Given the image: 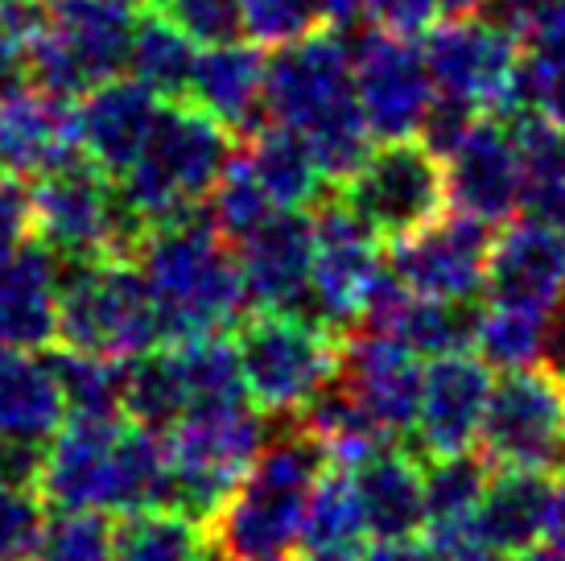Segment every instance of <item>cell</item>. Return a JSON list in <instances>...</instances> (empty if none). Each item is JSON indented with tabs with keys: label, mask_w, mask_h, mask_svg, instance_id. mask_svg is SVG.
Masks as SVG:
<instances>
[{
	"label": "cell",
	"mask_w": 565,
	"mask_h": 561,
	"mask_svg": "<svg viewBox=\"0 0 565 561\" xmlns=\"http://www.w3.org/2000/svg\"><path fill=\"white\" fill-rule=\"evenodd\" d=\"M289 561H294V558H289ZM298 561H301V558H298Z\"/></svg>",
	"instance_id": "cell-53"
},
{
	"label": "cell",
	"mask_w": 565,
	"mask_h": 561,
	"mask_svg": "<svg viewBox=\"0 0 565 561\" xmlns=\"http://www.w3.org/2000/svg\"><path fill=\"white\" fill-rule=\"evenodd\" d=\"M132 261L153 294L166 343L199 335H232L244 322L248 310L244 273L232 244L206 215V207L153 223Z\"/></svg>",
	"instance_id": "cell-3"
},
{
	"label": "cell",
	"mask_w": 565,
	"mask_h": 561,
	"mask_svg": "<svg viewBox=\"0 0 565 561\" xmlns=\"http://www.w3.org/2000/svg\"><path fill=\"white\" fill-rule=\"evenodd\" d=\"M343 199L363 215L380 240H408L438 223L450 207L446 157L425 137L380 140L363 166L343 182Z\"/></svg>",
	"instance_id": "cell-11"
},
{
	"label": "cell",
	"mask_w": 565,
	"mask_h": 561,
	"mask_svg": "<svg viewBox=\"0 0 565 561\" xmlns=\"http://www.w3.org/2000/svg\"><path fill=\"white\" fill-rule=\"evenodd\" d=\"M236 261L248 306L306 314L315 273V219H306L301 211H273L260 227L236 240Z\"/></svg>",
	"instance_id": "cell-21"
},
{
	"label": "cell",
	"mask_w": 565,
	"mask_h": 561,
	"mask_svg": "<svg viewBox=\"0 0 565 561\" xmlns=\"http://www.w3.org/2000/svg\"><path fill=\"white\" fill-rule=\"evenodd\" d=\"M446 182L455 211L508 223L524 199V154L508 116H479L471 133L446 154Z\"/></svg>",
	"instance_id": "cell-18"
},
{
	"label": "cell",
	"mask_w": 565,
	"mask_h": 561,
	"mask_svg": "<svg viewBox=\"0 0 565 561\" xmlns=\"http://www.w3.org/2000/svg\"><path fill=\"white\" fill-rule=\"evenodd\" d=\"M367 561H446L429 541H417V537H405V541H376L372 558Z\"/></svg>",
	"instance_id": "cell-48"
},
{
	"label": "cell",
	"mask_w": 565,
	"mask_h": 561,
	"mask_svg": "<svg viewBox=\"0 0 565 561\" xmlns=\"http://www.w3.org/2000/svg\"><path fill=\"white\" fill-rule=\"evenodd\" d=\"M491 368L479 351H450L434 356L422 380V405H417V451L425 458L471 451L483 434L487 401H491Z\"/></svg>",
	"instance_id": "cell-20"
},
{
	"label": "cell",
	"mask_w": 565,
	"mask_h": 561,
	"mask_svg": "<svg viewBox=\"0 0 565 561\" xmlns=\"http://www.w3.org/2000/svg\"><path fill=\"white\" fill-rule=\"evenodd\" d=\"M170 351H173V363H178V375H182V389H186L190 413L248 401L244 368H239V351L227 335L182 339V343H170Z\"/></svg>",
	"instance_id": "cell-32"
},
{
	"label": "cell",
	"mask_w": 565,
	"mask_h": 561,
	"mask_svg": "<svg viewBox=\"0 0 565 561\" xmlns=\"http://www.w3.org/2000/svg\"><path fill=\"white\" fill-rule=\"evenodd\" d=\"M25 240H33V203L30 190L13 173H0V261L13 256Z\"/></svg>",
	"instance_id": "cell-45"
},
{
	"label": "cell",
	"mask_w": 565,
	"mask_h": 561,
	"mask_svg": "<svg viewBox=\"0 0 565 561\" xmlns=\"http://www.w3.org/2000/svg\"><path fill=\"white\" fill-rule=\"evenodd\" d=\"M116 561H211V537L178 508H141L116 525Z\"/></svg>",
	"instance_id": "cell-33"
},
{
	"label": "cell",
	"mask_w": 565,
	"mask_h": 561,
	"mask_svg": "<svg viewBox=\"0 0 565 561\" xmlns=\"http://www.w3.org/2000/svg\"><path fill=\"white\" fill-rule=\"evenodd\" d=\"M125 413L132 421H141L149 430H173L186 417V389L173 363L170 347H153L145 356L128 359V389H125Z\"/></svg>",
	"instance_id": "cell-36"
},
{
	"label": "cell",
	"mask_w": 565,
	"mask_h": 561,
	"mask_svg": "<svg viewBox=\"0 0 565 561\" xmlns=\"http://www.w3.org/2000/svg\"><path fill=\"white\" fill-rule=\"evenodd\" d=\"M273 211H281V207L273 203L265 182L256 178L248 154H232V161L220 173L215 190L206 194V215H211V223L220 227V235L227 244H236L252 227H260Z\"/></svg>",
	"instance_id": "cell-39"
},
{
	"label": "cell",
	"mask_w": 565,
	"mask_h": 561,
	"mask_svg": "<svg viewBox=\"0 0 565 561\" xmlns=\"http://www.w3.org/2000/svg\"><path fill=\"white\" fill-rule=\"evenodd\" d=\"M550 339L553 314L529 310V306H503V301H491L475 327V351L495 372H516V368L541 363L550 351Z\"/></svg>",
	"instance_id": "cell-35"
},
{
	"label": "cell",
	"mask_w": 565,
	"mask_h": 561,
	"mask_svg": "<svg viewBox=\"0 0 565 561\" xmlns=\"http://www.w3.org/2000/svg\"><path fill=\"white\" fill-rule=\"evenodd\" d=\"M265 409L248 401L220 409H199L166 430L170 442V504L199 525H211L239 487L244 470L268 446Z\"/></svg>",
	"instance_id": "cell-7"
},
{
	"label": "cell",
	"mask_w": 565,
	"mask_h": 561,
	"mask_svg": "<svg viewBox=\"0 0 565 561\" xmlns=\"http://www.w3.org/2000/svg\"><path fill=\"white\" fill-rule=\"evenodd\" d=\"M66 401V417H120L128 389V359L63 347L50 356Z\"/></svg>",
	"instance_id": "cell-34"
},
{
	"label": "cell",
	"mask_w": 565,
	"mask_h": 561,
	"mask_svg": "<svg viewBox=\"0 0 565 561\" xmlns=\"http://www.w3.org/2000/svg\"><path fill=\"white\" fill-rule=\"evenodd\" d=\"M516 108L565 128V33L536 30L524 38L516 71Z\"/></svg>",
	"instance_id": "cell-38"
},
{
	"label": "cell",
	"mask_w": 565,
	"mask_h": 561,
	"mask_svg": "<svg viewBox=\"0 0 565 561\" xmlns=\"http://www.w3.org/2000/svg\"><path fill=\"white\" fill-rule=\"evenodd\" d=\"M30 203L33 235L58 261H132L149 235V223L120 194V182L87 157L33 178Z\"/></svg>",
	"instance_id": "cell-6"
},
{
	"label": "cell",
	"mask_w": 565,
	"mask_h": 561,
	"mask_svg": "<svg viewBox=\"0 0 565 561\" xmlns=\"http://www.w3.org/2000/svg\"><path fill=\"white\" fill-rule=\"evenodd\" d=\"M318 21H322L318 0H244V38L265 50L301 42L306 33L318 30Z\"/></svg>",
	"instance_id": "cell-42"
},
{
	"label": "cell",
	"mask_w": 565,
	"mask_h": 561,
	"mask_svg": "<svg viewBox=\"0 0 565 561\" xmlns=\"http://www.w3.org/2000/svg\"><path fill=\"white\" fill-rule=\"evenodd\" d=\"M244 154H248L256 178L265 182V190L281 211H301V207L318 203L322 170H318L315 149L306 145L301 133L285 125H265L260 133L248 137Z\"/></svg>",
	"instance_id": "cell-30"
},
{
	"label": "cell",
	"mask_w": 565,
	"mask_h": 561,
	"mask_svg": "<svg viewBox=\"0 0 565 561\" xmlns=\"http://www.w3.org/2000/svg\"><path fill=\"white\" fill-rule=\"evenodd\" d=\"M58 343L116 359H137L166 343L137 261H63Z\"/></svg>",
	"instance_id": "cell-8"
},
{
	"label": "cell",
	"mask_w": 565,
	"mask_h": 561,
	"mask_svg": "<svg viewBox=\"0 0 565 561\" xmlns=\"http://www.w3.org/2000/svg\"><path fill=\"white\" fill-rule=\"evenodd\" d=\"M83 157L79 112L66 95L38 87L33 78L0 87V173L42 178Z\"/></svg>",
	"instance_id": "cell-19"
},
{
	"label": "cell",
	"mask_w": 565,
	"mask_h": 561,
	"mask_svg": "<svg viewBox=\"0 0 565 561\" xmlns=\"http://www.w3.org/2000/svg\"><path fill=\"white\" fill-rule=\"evenodd\" d=\"M166 9L199 46L244 38V0H166Z\"/></svg>",
	"instance_id": "cell-44"
},
{
	"label": "cell",
	"mask_w": 565,
	"mask_h": 561,
	"mask_svg": "<svg viewBox=\"0 0 565 561\" xmlns=\"http://www.w3.org/2000/svg\"><path fill=\"white\" fill-rule=\"evenodd\" d=\"M508 561H565V553H562V549H529V553L508 558Z\"/></svg>",
	"instance_id": "cell-51"
},
{
	"label": "cell",
	"mask_w": 565,
	"mask_h": 561,
	"mask_svg": "<svg viewBox=\"0 0 565 561\" xmlns=\"http://www.w3.org/2000/svg\"><path fill=\"white\" fill-rule=\"evenodd\" d=\"M479 451L495 470H553L565 463V372L557 363L541 359L495 380Z\"/></svg>",
	"instance_id": "cell-12"
},
{
	"label": "cell",
	"mask_w": 565,
	"mask_h": 561,
	"mask_svg": "<svg viewBox=\"0 0 565 561\" xmlns=\"http://www.w3.org/2000/svg\"><path fill=\"white\" fill-rule=\"evenodd\" d=\"M194 108L215 116L232 137L248 140L260 133L268 120V59L265 46H244V42H223V46H203L190 95Z\"/></svg>",
	"instance_id": "cell-25"
},
{
	"label": "cell",
	"mask_w": 565,
	"mask_h": 561,
	"mask_svg": "<svg viewBox=\"0 0 565 561\" xmlns=\"http://www.w3.org/2000/svg\"><path fill=\"white\" fill-rule=\"evenodd\" d=\"M355 59V95L376 140L417 137L425 112L434 104V78L425 66V50L413 38L393 30L363 33L351 42Z\"/></svg>",
	"instance_id": "cell-15"
},
{
	"label": "cell",
	"mask_w": 565,
	"mask_h": 561,
	"mask_svg": "<svg viewBox=\"0 0 565 561\" xmlns=\"http://www.w3.org/2000/svg\"><path fill=\"white\" fill-rule=\"evenodd\" d=\"M63 261L33 235L0 261V351H42L58 339Z\"/></svg>",
	"instance_id": "cell-24"
},
{
	"label": "cell",
	"mask_w": 565,
	"mask_h": 561,
	"mask_svg": "<svg viewBox=\"0 0 565 561\" xmlns=\"http://www.w3.org/2000/svg\"><path fill=\"white\" fill-rule=\"evenodd\" d=\"M42 458H46V442L0 437V479L4 484H38Z\"/></svg>",
	"instance_id": "cell-47"
},
{
	"label": "cell",
	"mask_w": 565,
	"mask_h": 561,
	"mask_svg": "<svg viewBox=\"0 0 565 561\" xmlns=\"http://www.w3.org/2000/svg\"><path fill=\"white\" fill-rule=\"evenodd\" d=\"M128 9H145V13H153V9H161L166 0H125Z\"/></svg>",
	"instance_id": "cell-52"
},
{
	"label": "cell",
	"mask_w": 565,
	"mask_h": 561,
	"mask_svg": "<svg viewBox=\"0 0 565 561\" xmlns=\"http://www.w3.org/2000/svg\"><path fill=\"white\" fill-rule=\"evenodd\" d=\"M46 496L33 484H4L0 479V561L38 558L42 532H46Z\"/></svg>",
	"instance_id": "cell-41"
},
{
	"label": "cell",
	"mask_w": 565,
	"mask_h": 561,
	"mask_svg": "<svg viewBox=\"0 0 565 561\" xmlns=\"http://www.w3.org/2000/svg\"><path fill=\"white\" fill-rule=\"evenodd\" d=\"M132 9L125 0H46V30L30 54V78L54 95H87L128 71Z\"/></svg>",
	"instance_id": "cell-10"
},
{
	"label": "cell",
	"mask_w": 565,
	"mask_h": 561,
	"mask_svg": "<svg viewBox=\"0 0 565 561\" xmlns=\"http://www.w3.org/2000/svg\"><path fill=\"white\" fill-rule=\"evenodd\" d=\"M545 546L562 549L565 553V479L553 487V504H550V525H545Z\"/></svg>",
	"instance_id": "cell-49"
},
{
	"label": "cell",
	"mask_w": 565,
	"mask_h": 561,
	"mask_svg": "<svg viewBox=\"0 0 565 561\" xmlns=\"http://www.w3.org/2000/svg\"><path fill=\"white\" fill-rule=\"evenodd\" d=\"M330 458L318 437L298 425L273 434L239 487L211 520V561H289Z\"/></svg>",
	"instance_id": "cell-4"
},
{
	"label": "cell",
	"mask_w": 565,
	"mask_h": 561,
	"mask_svg": "<svg viewBox=\"0 0 565 561\" xmlns=\"http://www.w3.org/2000/svg\"><path fill=\"white\" fill-rule=\"evenodd\" d=\"M318 9H322V21L343 30V25H351L367 9V0H318Z\"/></svg>",
	"instance_id": "cell-50"
},
{
	"label": "cell",
	"mask_w": 565,
	"mask_h": 561,
	"mask_svg": "<svg viewBox=\"0 0 565 561\" xmlns=\"http://www.w3.org/2000/svg\"><path fill=\"white\" fill-rule=\"evenodd\" d=\"M367 17L380 30L417 38L441 17V0H367Z\"/></svg>",
	"instance_id": "cell-46"
},
{
	"label": "cell",
	"mask_w": 565,
	"mask_h": 561,
	"mask_svg": "<svg viewBox=\"0 0 565 561\" xmlns=\"http://www.w3.org/2000/svg\"><path fill=\"white\" fill-rule=\"evenodd\" d=\"M199 54H203L199 42L173 17L145 13L137 21V33H132L128 75L137 78V83H145L161 99H186Z\"/></svg>",
	"instance_id": "cell-31"
},
{
	"label": "cell",
	"mask_w": 565,
	"mask_h": 561,
	"mask_svg": "<svg viewBox=\"0 0 565 561\" xmlns=\"http://www.w3.org/2000/svg\"><path fill=\"white\" fill-rule=\"evenodd\" d=\"M46 30V0H0V87L30 78V54Z\"/></svg>",
	"instance_id": "cell-43"
},
{
	"label": "cell",
	"mask_w": 565,
	"mask_h": 561,
	"mask_svg": "<svg viewBox=\"0 0 565 561\" xmlns=\"http://www.w3.org/2000/svg\"><path fill=\"white\" fill-rule=\"evenodd\" d=\"M355 405L376 421L384 437H405L417 425V405H422V356L393 339L388 330H355L343 339L339 356V375H334Z\"/></svg>",
	"instance_id": "cell-17"
},
{
	"label": "cell",
	"mask_w": 565,
	"mask_h": 561,
	"mask_svg": "<svg viewBox=\"0 0 565 561\" xmlns=\"http://www.w3.org/2000/svg\"><path fill=\"white\" fill-rule=\"evenodd\" d=\"M351 484L376 541H405L425 532V467L405 451L380 446L351 467Z\"/></svg>",
	"instance_id": "cell-26"
},
{
	"label": "cell",
	"mask_w": 565,
	"mask_h": 561,
	"mask_svg": "<svg viewBox=\"0 0 565 561\" xmlns=\"http://www.w3.org/2000/svg\"><path fill=\"white\" fill-rule=\"evenodd\" d=\"M33 561H116V525L108 512H58Z\"/></svg>",
	"instance_id": "cell-40"
},
{
	"label": "cell",
	"mask_w": 565,
	"mask_h": 561,
	"mask_svg": "<svg viewBox=\"0 0 565 561\" xmlns=\"http://www.w3.org/2000/svg\"><path fill=\"white\" fill-rule=\"evenodd\" d=\"M487 294L503 306L553 314L565 301V232L520 219L508 223L487 261Z\"/></svg>",
	"instance_id": "cell-22"
},
{
	"label": "cell",
	"mask_w": 565,
	"mask_h": 561,
	"mask_svg": "<svg viewBox=\"0 0 565 561\" xmlns=\"http://www.w3.org/2000/svg\"><path fill=\"white\" fill-rule=\"evenodd\" d=\"M372 529L360 508L351 470H327L315 487L310 512L301 525L298 558L301 561H367L372 558Z\"/></svg>",
	"instance_id": "cell-29"
},
{
	"label": "cell",
	"mask_w": 565,
	"mask_h": 561,
	"mask_svg": "<svg viewBox=\"0 0 565 561\" xmlns=\"http://www.w3.org/2000/svg\"><path fill=\"white\" fill-rule=\"evenodd\" d=\"M491 244H495L491 223L467 215V211H455V215H441L438 223H429L408 240H396L388 268L413 294L471 301L479 289H487Z\"/></svg>",
	"instance_id": "cell-16"
},
{
	"label": "cell",
	"mask_w": 565,
	"mask_h": 561,
	"mask_svg": "<svg viewBox=\"0 0 565 561\" xmlns=\"http://www.w3.org/2000/svg\"><path fill=\"white\" fill-rule=\"evenodd\" d=\"M310 219H315V273H310L306 318L330 330L363 322L372 289L384 273L380 235L363 223V215L343 194L318 203Z\"/></svg>",
	"instance_id": "cell-14"
},
{
	"label": "cell",
	"mask_w": 565,
	"mask_h": 561,
	"mask_svg": "<svg viewBox=\"0 0 565 561\" xmlns=\"http://www.w3.org/2000/svg\"><path fill=\"white\" fill-rule=\"evenodd\" d=\"M66 401L50 359L33 351H0V437L50 442L63 430Z\"/></svg>",
	"instance_id": "cell-28"
},
{
	"label": "cell",
	"mask_w": 565,
	"mask_h": 561,
	"mask_svg": "<svg viewBox=\"0 0 565 561\" xmlns=\"http://www.w3.org/2000/svg\"><path fill=\"white\" fill-rule=\"evenodd\" d=\"M553 479L550 470H520L500 467L491 475V484L479 504V529H483L487 546L495 549L503 561L520 558L545 541V525H550L553 504Z\"/></svg>",
	"instance_id": "cell-27"
},
{
	"label": "cell",
	"mask_w": 565,
	"mask_h": 561,
	"mask_svg": "<svg viewBox=\"0 0 565 561\" xmlns=\"http://www.w3.org/2000/svg\"><path fill=\"white\" fill-rule=\"evenodd\" d=\"M38 491L58 512H141L170 504V442L128 417H71L46 442Z\"/></svg>",
	"instance_id": "cell-1"
},
{
	"label": "cell",
	"mask_w": 565,
	"mask_h": 561,
	"mask_svg": "<svg viewBox=\"0 0 565 561\" xmlns=\"http://www.w3.org/2000/svg\"><path fill=\"white\" fill-rule=\"evenodd\" d=\"M236 351L252 405L273 417H294L339 375L343 339L306 314L260 310L239 322Z\"/></svg>",
	"instance_id": "cell-9"
},
{
	"label": "cell",
	"mask_w": 565,
	"mask_h": 561,
	"mask_svg": "<svg viewBox=\"0 0 565 561\" xmlns=\"http://www.w3.org/2000/svg\"><path fill=\"white\" fill-rule=\"evenodd\" d=\"M166 99L153 95L137 78H108L83 95L79 112V145L83 157L95 161L111 178H125L128 166L149 145Z\"/></svg>",
	"instance_id": "cell-23"
},
{
	"label": "cell",
	"mask_w": 565,
	"mask_h": 561,
	"mask_svg": "<svg viewBox=\"0 0 565 561\" xmlns=\"http://www.w3.org/2000/svg\"><path fill=\"white\" fill-rule=\"evenodd\" d=\"M232 154H236L232 133L215 116L194 108L190 99H166L149 145L116 182H120V194L153 227V223L199 211L220 182V173L227 170Z\"/></svg>",
	"instance_id": "cell-5"
},
{
	"label": "cell",
	"mask_w": 565,
	"mask_h": 561,
	"mask_svg": "<svg viewBox=\"0 0 565 561\" xmlns=\"http://www.w3.org/2000/svg\"><path fill=\"white\" fill-rule=\"evenodd\" d=\"M491 463L483 454H441L425 467V529L429 525H450L479 512L483 491L491 484Z\"/></svg>",
	"instance_id": "cell-37"
},
{
	"label": "cell",
	"mask_w": 565,
	"mask_h": 561,
	"mask_svg": "<svg viewBox=\"0 0 565 561\" xmlns=\"http://www.w3.org/2000/svg\"><path fill=\"white\" fill-rule=\"evenodd\" d=\"M524 38L491 17L446 21L425 38V66L434 92L471 104L483 116L516 108V71Z\"/></svg>",
	"instance_id": "cell-13"
},
{
	"label": "cell",
	"mask_w": 565,
	"mask_h": 561,
	"mask_svg": "<svg viewBox=\"0 0 565 561\" xmlns=\"http://www.w3.org/2000/svg\"><path fill=\"white\" fill-rule=\"evenodd\" d=\"M268 120L301 133L322 178L343 187L372 154V128L355 95V59L339 30L306 33L268 59Z\"/></svg>",
	"instance_id": "cell-2"
}]
</instances>
